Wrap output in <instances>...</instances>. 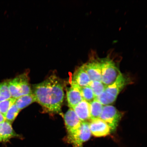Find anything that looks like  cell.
I'll return each instance as SVG.
<instances>
[{"instance_id": "1", "label": "cell", "mask_w": 147, "mask_h": 147, "mask_svg": "<svg viewBox=\"0 0 147 147\" xmlns=\"http://www.w3.org/2000/svg\"><path fill=\"white\" fill-rule=\"evenodd\" d=\"M36 102L48 113H60L64 98L63 84L56 75H53L33 87Z\"/></svg>"}, {"instance_id": "2", "label": "cell", "mask_w": 147, "mask_h": 147, "mask_svg": "<svg viewBox=\"0 0 147 147\" xmlns=\"http://www.w3.org/2000/svg\"><path fill=\"white\" fill-rule=\"evenodd\" d=\"M126 84V79L122 74L113 84L107 86L103 92L95 99L103 105H109L116 100L119 94Z\"/></svg>"}, {"instance_id": "3", "label": "cell", "mask_w": 147, "mask_h": 147, "mask_svg": "<svg viewBox=\"0 0 147 147\" xmlns=\"http://www.w3.org/2000/svg\"><path fill=\"white\" fill-rule=\"evenodd\" d=\"M27 73H23L8 80L11 96L17 99L23 95L32 93Z\"/></svg>"}, {"instance_id": "4", "label": "cell", "mask_w": 147, "mask_h": 147, "mask_svg": "<svg viewBox=\"0 0 147 147\" xmlns=\"http://www.w3.org/2000/svg\"><path fill=\"white\" fill-rule=\"evenodd\" d=\"M122 74L113 60L109 57L102 58V82L105 85L113 84Z\"/></svg>"}, {"instance_id": "5", "label": "cell", "mask_w": 147, "mask_h": 147, "mask_svg": "<svg viewBox=\"0 0 147 147\" xmlns=\"http://www.w3.org/2000/svg\"><path fill=\"white\" fill-rule=\"evenodd\" d=\"M91 135L89 122H82L78 129L67 134V142L71 144L73 147H83L84 143L89 140Z\"/></svg>"}, {"instance_id": "6", "label": "cell", "mask_w": 147, "mask_h": 147, "mask_svg": "<svg viewBox=\"0 0 147 147\" xmlns=\"http://www.w3.org/2000/svg\"><path fill=\"white\" fill-rule=\"evenodd\" d=\"M122 117V115L115 107L108 105L103 106L99 118L106 122L112 131H113L117 128Z\"/></svg>"}, {"instance_id": "7", "label": "cell", "mask_w": 147, "mask_h": 147, "mask_svg": "<svg viewBox=\"0 0 147 147\" xmlns=\"http://www.w3.org/2000/svg\"><path fill=\"white\" fill-rule=\"evenodd\" d=\"M89 124L92 135L95 137L106 136L112 131L110 127L100 118L91 119Z\"/></svg>"}, {"instance_id": "8", "label": "cell", "mask_w": 147, "mask_h": 147, "mask_svg": "<svg viewBox=\"0 0 147 147\" xmlns=\"http://www.w3.org/2000/svg\"><path fill=\"white\" fill-rule=\"evenodd\" d=\"M64 119L67 134L72 133L78 129L82 122L74 110L70 108L64 115Z\"/></svg>"}, {"instance_id": "9", "label": "cell", "mask_w": 147, "mask_h": 147, "mask_svg": "<svg viewBox=\"0 0 147 147\" xmlns=\"http://www.w3.org/2000/svg\"><path fill=\"white\" fill-rule=\"evenodd\" d=\"M0 136L5 143L10 142L12 138L22 139V136L15 131L11 124L6 121L0 123Z\"/></svg>"}, {"instance_id": "10", "label": "cell", "mask_w": 147, "mask_h": 147, "mask_svg": "<svg viewBox=\"0 0 147 147\" xmlns=\"http://www.w3.org/2000/svg\"><path fill=\"white\" fill-rule=\"evenodd\" d=\"M67 100L69 107L73 109L83 100L80 90V87L76 84H71L67 90Z\"/></svg>"}, {"instance_id": "11", "label": "cell", "mask_w": 147, "mask_h": 147, "mask_svg": "<svg viewBox=\"0 0 147 147\" xmlns=\"http://www.w3.org/2000/svg\"><path fill=\"white\" fill-rule=\"evenodd\" d=\"M91 80L87 73L82 66L75 71L72 76L71 84L83 87L89 86Z\"/></svg>"}, {"instance_id": "12", "label": "cell", "mask_w": 147, "mask_h": 147, "mask_svg": "<svg viewBox=\"0 0 147 147\" xmlns=\"http://www.w3.org/2000/svg\"><path fill=\"white\" fill-rule=\"evenodd\" d=\"M73 109L82 122L91 120L89 102L83 100Z\"/></svg>"}, {"instance_id": "13", "label": "cell", "mask_w": 147, "mask_h": 147, "mask_svg": "<svg viewBox=\"0 0 147 147\" xmlns=\"http://www.w3.org/2000/svg\"><path fill=\"white\" fill-rule=\"evenodd\" d=\"M36 102V99L34 94L23 95L16 99L15 104L20 111L30 105Z\"/></svg>"}, {"instance_id": "14", "label": "cell", "mask_w": 147, "mask_h": 147, "mask_svg": "<svg viewBox=\"0 0 147 147\" xmlns=\"http://www.w3.org/2000/svg\"><path fill=\"white\" fill-rule=\"evenodd\" d=\"M91 119L99 118L103 105L96 99L90 103Z\"/></svg>"}, {"instance_id": "15", "label": "cell", "mask_w": 147, "mask_h": 147, "mask_svg": "<svg viewBox=\"0 0 147 147\" xmlns=\"http://www.w3.org/2000/svg\"><path fill=\"white\" fill-rule=\"evenodd\" d=\"M89 86L93 91L95 97L102 94L107 87L102 82L99 81H91Z\"/></svg>"}, {"instance_id": "16", "label": "cell", "mask_w": 147, "mask_h": 147, "mask_svg": "<svg viewBox=\"0 0 147 147\" xmlns=\"http://www.w3.org/2000/svg\"><path fill=\"white\" fill-rule=\"evenodd\" d=\"M80 90L84 100L90 103L95 100L94 94L89 86L80 87Z\"/></svg>"}, {"instance_id": "17", "label": "cell", "mask_w": 147, "mask_h": 147, "mask_svg": "<svg viewBox=\"0 0 147 147\" xmlns=\"http://www.w3.org/2000/svg\"><path fill=\"white\" fill-rule=\"evenodd\" d=\"M20 111L15 104H14L7 111L5 117V121L12 124Z\"/></svg>"}, {"instance_id": "18", "label": "cell", "mask_w": 147, "mask_h": 147, "mask_svg": "<svg viewBox=\"0 0 147 147\" xmlns=\"http://www.w3.org/2000/svg\"><path fill=\"white\" fill-rule=\"evenodd\" d=\"M16 100V99L11 97L0 102V112L5 117L9 109L15 103Z\"/></svg>"}, {"instance_id": "19", "label": "cell", "mask_w": 147, "mask_h": 147, "mask_svg": "<svg viewBox=\"0 0 147 147\" xmlns=\"http://www.w3.org/2000/svg\"><path fill=\"white\" fill-rule=\"evenodd\" d=\"M11 97L9 91L8 81L0 82V102Z\"/></svg>"}, {"instance_id": "20", "label": "cell", "mask_w": 147, "mask_h": 147, "mask_svg": "<svg viewBox=\"0 0 147 147\" xmlns=\"http://www.w3.org/2000/svg\"><path fill=\"white\" fill-rule=\"evenodd\" d=\"M5 121V117L0 112V123L4 122Z\"/></svg>"}, {"instance_id": "21", "label": "cell", "mask_w": 147, "mask_h": 147, "mask_svg": "<svg viewBox=\"0 0 147 147\" xmlns=\"http://www.w3.org/2000/svg\"><path fill=\"white\" fill-rule=\"evenodd\" d=\"M3 142L1 136H0V143Z\"/></svg>"}]
</instances>
